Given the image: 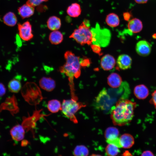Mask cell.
Masks as SVG:
<instances>
[{
    "instance_id": "1",
    "label": "cell",
    "mask_w": 156,
    "mask_h": 156,
    "mask_svg": "<svg viewBox=\"0 0 156 156\" xmlns=\"http://www.w3.org/2000/svg\"><path fill=\"white\" fill-rule=\"evenodd\" d=\"M136 105L135 103L127 99H119L110 110L113 124L122 126L129 123L133 116Z\"/></svg>"
},
{
    "instance_id": "26",
    "label": "cell",
    "mask_w": 156,
    "mask_h": 156,
    "mask_svg": "<svg viewBox=\"0 0 156 156\" xmlns=\"http://www.w3.org/2000/svg\"><path fill=\"white\" fill-rule=\"evenodd\" d=\"M119 148L114 144H108L105 148L106 153L108 156H116L120 152Z\"/></svg>"
},
{
    "instance_id": "15",
    "label": "cell",
    "mask_w": 156,
    "mask_h": 156,
    "mask_svg": "<svg viewBox=\"0 0 156 156\" xmlns=\"http://www.w3.org/2000/svg\"><path fill=\"white\" fill-rule=\"evenodd\" d=\"M134 93L137 98L143 99H146L148 96L149 91L145 85L140 84L135 86L134 90Z\"/></svg>"
},
{
    "instance_id": "32",
    "label": "cell",
    "mask_w": 156,
    "mask_h": 156,
    "mask_svg": "<svg viewBox=\"0 0 156 156\" xmlns=\"http://www.w3.org/2000/svg\"><path fill=\"white\" fill-rule=\"evenodd\" d=\"M141 156H154L153 153L151 151L147 150L144 151L142 153Z\"/></svg>"
},
{
    "instance_id": "4",
    "label": "cell",
    "mask_w": 156,
    "mask_h": 156,
    "mask_svg": "<svg viewBox=\"0 0 156 156\" xmlns=\"http://www.w3.org/2000/svg\"><path fill=\"white\" fill-rule=\"evenodd\" d=\"M86 105L73 99L64 100L62 104L61 110L63 114L74 123H77V120L75 115L76 113Z\"/></svg>"
},
{
    "instance_id": "8",
    "label": "cell",
    "mask_w": 156,
    "mask_h": 156,
    "mask_svg": "<svg viewBox=\"0 0 156 156\" xmlns=\"http://www.w3.org/2000/svg\"><path fill=\"white\" fill-rule=\"evenodd\" d=\"M135 50L137 53L142 56H146L150 54L151 50V44L145 40L138 41L135 46Z\"/></svg>"
},
{
    "instance_id": "23",
    "label": "cell",
    "mask_w": 156,
    "mask_h": 156,
    "mask_svg": "<svg viewBox=\"0 0 156 156\" xmlns=\"http://www.w3.org/2000/svg\"><path fill=\"white\" fill-rule=\"evenodd\" d=\"M47 107L50 112L56 113L61 110L62 104L57 100L52 99L48 102Z\"/></svg>"
},
{
    "instance_id": "33",
    "label": "cell",
    "mask_w": 156,
    "mask_h": 156,
    "mask_svg": "<svg viewBox=\"0 0 156 156\" xmlns=\"http://www.w3.org/2000/svg\"><path fill=\"white\" fill-rule=\"evenodd\" d=\"M138 3H146L148 0H134Z\"/></svg>"
},
{
    "instance_id": "6",
    "label": "cell",
    "mask_w": 156,
    "mask_h": 156,
    "mask_svg": "<svg viewBox=\"0 0 156 156\" xmlns=\"http://www.w3.org/2000/svg\"><path fill=\"white\" fill-rule=\"evenodd\" d=\"M18 29L19 35L23 40L28 41L33 38L31 25L29 21H27L22 24L18 23Z\"/></svg>"
},
{
    "instance_id": "7",
    "label": "cell",
    "mask_w": 156,
    "mask_h": 156,
    "mask_svg": "<svg viewBox=\"0 0 156 156\" xmlns=\"http://www.w3.org/2000/svg\"><path fill=\"white\" fill-rule=\"evenodd\" d=\"M119 131L114 127H109L105 130V136L106 142L108 144H114L119 148H121L119 142Z\"/></svg>"
},
{
    "instance_id": "21",
    "label": "cell",
    "mask_w": 156,
    "mask_h": 156,
    "mask_svg": "<svg viewBox=\"0 0 156 156\" xmlns=\"http://www.w3.org/2000/svg\"><path fill=\"white\" fill-rule=\"evenodd\" d=\"M105 22L109 26L114 27L119 25L120 21L119 17L117 14L114 13H111L107 15Z\"/></svg>"
},
{
    "instance_id": "27",
    "label": "cell",
    "mask_w": 156,
    "mask_h": 156,
    "mask_svg": "<svg viewBox=\"0 0 156 156\" xmlns=\"http://www.w3.org/2000/svg\"><path fill=\"white\" fill-rule=\"evenodd\" d=\"M48 1V0H27L26 3L34 7L42 2Z\"/></svg>"
},
{
    "instance_id": "22",
    "label": "cell",
    "mask_w": 156,
    "mask_h": 156,
    "mask_svg": "<svg viewBox=\"0 0 156 156\" xmlns=\"http://www.w3.org/2000/svg\"><path fill=\"white\" fill-rule=\"evenodd\" d=\"M3 20L5 24L11 27L16 25L17 21L16 15L12 12H9L7 13L3 16Z\"/></svg>"
},
{
    "instance_id": "14",
    "label": "cell",
    "mask_w": 156,
    "mask_h": 156,
    "mask_svg": "<svg viewBox=\"0 0 156 156\" xmlns=\"http://www.w3.org/2000/svg\"><path fill=\"white\" fill-rule=\"evenodd\" d=\"M34 7L26 3L18 8V13L22 19L32 16L34 13Z\"/></svg>"
},
{
    "instance_id": "16",
    "label": "cell",
    "mask_w": 156,
    "mask_h": 156,
    "mask_svg": "<svg viewBox=\"0 0 156 156\" xmlns=\"http://www.w3.org/2000/svg\"><path fill=\"white\" fill-rule=\"evenodd\" d=\"M127 27L128 29L131 32L136 33L141 31L143 25L142 22L140 20L135 18L129 21Z\"/></svg>"
},
{
    "instance_id": "30",
    "label": "cell",
    "mask_w": 156,
    "mask_h": 156,
    "mask_svg": "<svg viewBox=\"0 0 156 156\" xmlns=\"http://www.w3.org/2000/svg\"><path fill=\"white\" fill-rule=\"evenodd\" d=\"M152 97L150 101L153 103L156 109V90H155L152 94Z\"/></svg>"
},
{
    "instance_id": "9",
    "label": "cell",
    "mask_w": 156,
    "mask_h": 156,
    "mask_svg": "<svg viewBox=\"0 0 156 156\" xmlns=\"http://www.w3.org/2000/svg\"><path fill=\"white\" fill-rule=\"evenodd\" d=\"M116 61L114 57L109 54L103 56L101 60L100 64L101 67L105 70H109L115 66Z\"/></svg>"
},
{
    "instance_id": "3",
    "label": "cell",
    "mask_w": 156,
    "mask_h": 156,
    "mask_svg": "<svg viewBox=\"0 0 156 156\" xmlns=\"http://www.w3.org/2000/svg\"><path fill=\"white\" fill-rule=\"evenodd\" d=\"M69 37L73 38L81 45H91L93 41V35L90 29L89 21L85 20L83 21L78 28L74 30Z\"/></svg>"
},
{
    "instance_id": "10",
    "label": "cell",
    "mask_w": 156,
    "mask_h": 156,
    "mask_svg": "<svg viewBox=\"0 0 156 156\" xmlns=\"http://www.w3.org/2000/svg\"><path fill=\"white\" fill-rule=\"evenodd\" d=\"M132 62V59L129 55L123 54L119 55L117 60V65L119 68L125 70L130 68Z\"/></svg>"
},
{
    "instance_id": "29",
    "label": "cell",
    "mask_w": 156,
    "mask_h": 156,
    "mask_svg": "<svg viewBox=\"0 0 156 156\" xmlns=\"http://www.w3.org/2000/svg\"><path fill=\"white\" fill-rule=\"evenodd\" d=\"M5 92L6 88L5 86L0 82V98L5 94Z\"/></svg>"
},
{
    "instance_id": "11",
    "label": "cell",
    "mask_w": 156,
    "mask_h": 156,
    "mask_svg": "<svg viewBox=\"0 0 156 156\" xmlns=\"http://www.w3.org/2000/svg\"><path fill=\"white\" fill-rule=\"evenodd\" d=\"M10 133L13 140L16 141H19L23 139L25 131L22 125H18L11 129Z\"/></svg>"
},
{
    "instance_id": "17",
    "label": "cell",
    "mask_w": 156,
    "mask_h": 156,
    "mask_svg": "<svg viewBox=\"0 0 156 156\" xmlns=\"http://www.w3.org/2000/svg\"><path fill=\"white\" fill-rule=\"evenodd\" d=\"M122 82L121 77L117 73H112L108 77V84L112 88H116L120 87Z\"/></svg>"
},
{
    "instance_id": "2",
    "label": "cell",
    "mask_w": 156,
    "mask_h": 156,
    "mask_svg": "<svg viewBox=\"0 0 156 156\" xmlns=\"http://www.w3.org/2000/svg\"><path fill=\"white\" fill-rule=\"evenodd\" d=\"M66 60L65 64L60 67V71L65 74L68 77L72 99L77 100V96L75 93L73 79L77 78L81 74V59L70 51H67L64 54Z\"/></svg>"
},
{
    "instance_id": "5",
    "label": "cell",
    "mask_w": 156,
    "mask_h": 156,
    "mask_svg": "<svg viewBox=\"0 0 156 156\" xmlns=\"http://www.w3.org/2000/svg\"><path fill=\"white\" fill-rule=\"evenodd\" d=\"M112 98L105 89H103L96 99V107L102 110L107 111L110 109L112 104Z\"/></svg>"
},
{
    "instance_id": "12",
    "label": "cell",
    "mask_w": 156,
    "mask_h": 156,
    "mask_svg": "<svg viewBox=\"0 0 156 156\" xmlns=\"http://www.w3.org/2000/svg\"><path fill=\"white\" fill-rule=\"evenodd\" d=\"M39 83L41 88L48 92L53 90L56 86L55 81L50 77H42L39 81Z\"/></svg>"
},
{
    "instance_id": "13",
    "label": "cell",
    "mask_w": 156,
    "mask_h": 156,
    "mask_svg": "<svg viewBox=\"0 0 156 156\" xmlns=\"http://www.w3.org/2000/svg\"><path fill=\"white\" fill-rule=\"evenodd\" d=\"M119 142L121 148H128L134 144V139L131 134L125 133L119 137Z\"/></svg>"
},
{
    "instance_id": "24",
    "label": "cell",
    "mask_w": 156,
    "mask_h": 156,
    "mask_svg": "<svg viewBox=\"0 0 156 156\" xmlns=\"http://www.w3.org/2000/svg\"><path fill=\"white\" fill-rule=\"evenodd\" d=\"M8 87L10 92L17 93L21 89V83L20 80L16 78L10 81L8 83Z\"/></svg>"
},
{
    "instance_id": "25",
    "label": "cell",
    "mask_w": 156,
    "mask_h": 156,
    "mask_svg": "<svg viewBox=\"0 0 156 156\" xmlns=\"http://www.w3.org/2000/svg\"><path fill=\"white\" fill-rule=\"evenodd\" d=\"M73 153L75 156H87L88 155L89 151L86 146L78 145L75 148Z\"/></svg>"
},
{
    "instance_id": "18",
    "label": "cell",
    "mask_w": 156,
    "mask_h": 156,
    "mask_svg": "<svg viewBox=\"0 0 156 156\" xmlns=\"http://www.w3.org/2000/svg\"><path fill=\"white\" fill-rule=\"evenodd\" d=\"M47 25L48 28L51 31L58 30L61 27V20L56 16H51L47 21Z\"/></svg>"
},
{
    "instance_id": "28",
    "label": "cell",
    "mask_w": 156,
    "mask_h": 156,
    "mask_svg": "<svg viewBox=\"0 0 156 156\" xmlns=\"http://www.w3.org/2000/svg\"><path fill=\"white\" fill-rule=\"evenodd\" d=\"M91 47L94 52L101 55L102 52L100 46L96 44H93L91 45Z\"/></svg>"
},
{
    "instance_id": "31",
    "label": "cell",
    "mask_w": 156,
    "mask_h": 156,
    "mask_svg": "<svg viewBox=\"0 0 156 156\" xmlns=\"http://www.w3.org/2000/svg\"><path fill=\"white\" fill-rule=\"evenodd\" d=\"M123 16L124 19L128 21L130 18L131 15L130 13L127 12L123 13Z\"/></svg>"
},
{
    "instance_id": "19",
    "label": "cell",
    "mask_w": 156,
    "mask_h": 156,
    "mask_svg": "<svg viewBox=\"0 0 156 156\" xmlns=\"http://www.w3.org/2000/svg\"><path fill=\"white\" fill-rule=\"evenodd\" d=\"M81 12L80 5L78 3H72L67 8L66 12L70 16L76 18L79 16Z\"/></svg>"
},
{
    "instance_id": "20",
    "label": "cell",
    "mask_w": 156,
    "mask_h": 156,
    "mask_svg": "<svg viewBox=\"0 0 156 156\" xmlns=\"http://www.w3.org/2000/svg\"><path fill=\"white\" fill-rule=\"evenodd\" d=\"M49 40L52 44H58L63 41V36L60 31L57 30L53 31L49 34Z\"/></svg>"
}]
</instances>
